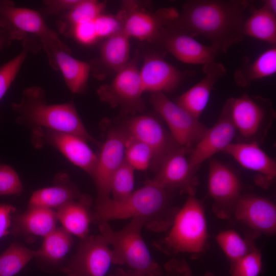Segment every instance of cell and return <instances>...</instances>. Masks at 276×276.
Masks as SVG:
<instances>
[{
    "label": "cell",
    "instance_id": "2",
    "mask_svg": "<svg viewBox=\"0 0 276 276\" xmlns=\"http://www.w3.org/2000/svg\"><path fill=\"white\" fill-rule=\"evenodd\" d=\"M171 192L147 180L143 187L122 201L109 197L96 202L92 221L99 224L137 218L144 221V226L149 230L165 232L170 227L178 210L172 203Z\"/></svg>",
    "mask_w": 276,
    "mask_h": 276
},
{
    "label": "cell",
    "instance_id": "37",
    "mask_svg": "<svg viewBox=\"0 0 276 276\" xmlns=\"http://www.w3.org/2000/svg\"><path fill=\"white\" fill-rule=\"evenodd\" d=\"M262 268L260 250L256 248L232 263L230 276H258Z\"/></svg>",
    "mask_w": 276,
    "mask_h": 276
},
{
    "label": "cell",
    "instance_id": "22",
    "mask_svg": "<svg viewBox=\"0 0 276 276\" xmlns=\"http://www.w3.org/2000/svg\"><path fill=\"white\" fill-rule=\"evenodd\" d=\"M222 152L231 156L242 167L257 173L263 184L273 181L276 176V162L255 142L232 143Z\"/></svg>",
    "mask_w": 276,
    "mask_h": 276
},
{
    "label": "cell",
    "instance_id": "13",
    "mask_svg": "<svg viewBox=\"0 0 276 276\" xmlns=\"http://www.w3.org/2000/svg\"><path fill=\"white\" fill-rule=\"evenodd\" d=\"M128 135L123 126L108 130L102 145L93 178L97 191V201L110 197V184L115 171L125 159L126 143Z\"/></svg>",
    "mask_w": 276,
    "mask_h": 276
},
{
    "label": "cell",
    "instance_id": "10",
    "mask_svg": "<svg viewBox=\"0 0 276 276\" xmlns=\"http://www.w3.org/2000/svg\"><path fill=\"white\" fill-rule=\"evenodd\" d=\"M111 264V249L100 234L81 239L75 254L60 270L67 276H105Z\"/></svg>",
    "mask_w": 276,
    "mask_h": 276
},
{
    "label": "cell",
    "instance_id": "17",
    "mask_svg": "<svg viewBox=\"0 0 276 276\" xmlns=\"http://www.w3.org/2000/svg\"><path fill=\"white\" fill-rule=\"evenodd\" d=\"M122 11L123 30L129 37L141 41L159 38L165 29L164 27H168L178 15L173 8L163 9L154 14L135 8L134 5Z\"/></svg>",
    "mask_w": 276,
    "mask_h": 276
},
{
    "label": "cell",
    "instance_id": "34",
    "mask_svg": "<svg viewBox=\"0 0 276 276\" xmlns=\"http://www.w3.org/2000/svg\"><path fill=\"white\" fill-rule=\"evenodd\" d=\"M134 169L125 158L114 173L110 184V194L113 200L120 201L128 198L134 191Z\"/></svg>",
    "mask_w": 276,
    "mask_h": 276
},
{
    "label": "cell",
    "instance_id": "30",
    "mask_svg": "<svg viewBox=\"0 0 276 276\" xmlns=\"http://www.w3.org/2000/svg\"><path fill=\"white\" fill-rule=\"evenodd\" d=\"M243 34L275 47L276 15L263 6L258 9L252 6L244 22Z\"/></svg>",
    "mask_w": 276,
    "mask_h": 276
},
{
    "label": "cell",
    "instance_id": "1",
    "mask_svg": "<svg viewBox=\"0 0 276 276\" xmlns=\"http://www.w3.org/2000/svg\"><path fill=\"white\" fill-rule=\"evenodd\" d=\"M248 0H192L169 27L210 40L219 53H226L244 38L243 27L253 6Z\"/></svg>",
    "mask_w": 276,
    "mask_h": 276
},
{
    "label": "cell",
    "instance_id": "33",
    "mask_svg": "<svg viewBox=\"0 0 276 276\" xmlns=\"http://www.w3.org/2000/svg\"><path fill=\"white\" fill-rule=\"evenodd\" d=\"M252 239H244L233 229L221 231L216 237L217 244L232 263L256 248Z\"/></svg>",
    "mask_w": 276,
    "mask_h": 276
},
{
    "label": "cell",
    "instance_id": "18",
    "mask_svg": "<svg viewBox=\"0 0 276 276\" xmlns=\"http://www.w3.org/2000/svg\"><path fill=\"white\" fill-rule=\"evenodd\" d=\"M163 47L174 57L187 64H206L214 62L218 51L204 45L191 35L168 26L159 37Z\"/></svg>",
    "mask_w": 276,
    "mask_h": 276
},
{
    "label": "cell",
    "instance_id": "42",
    "mask_svg": "<svg viewBox=\"0 0 276 276\" xmlns=\"http://www.w3.org/2000/svg\"><path fill=\"white\" fill-rule=\"evenodd\" d=\"M16 212V208L12 205L0 204V239L10 233L12 219Z\"/></svg>",
    "mask_w": 276,
    "mask_h": 276
},
{
    "label": "cell",
    "instance_id": "24",
    "mask_svg": "<svg viewBox=\"0 0 276 276\" xmlns=\"http://www.w3.org/2000/svg\"><path fill=\"white\" fill-rule=\"evenodd\" d=\"M203 78L179 96L175 103L196 119H199L206 107L213 87L223 77L226 69L221 63H207L202 68Z\"/></svg>",
    "mask_w": 276,
    "mask_h": 276
},
{
    "label": "cell",
    "instance_id": "35",
    "mask_svg": "<svg viewBox=\"0 0 276 276\" xmlns=\"http://www.w3.org/2000/svg\"><path fill=\"white\" fill-rule=\"evenodd\" d=\"M152 157V151L148 146L128 135L126 143L125 158L134 170H146L150 166Z\"/></svg>",
    "mask_w": 276,
    "mask_h": 276
},
{
    "label": "cell",
    "instance_id": "19",
    "mask_svg": "<svg viewBox=\"0 0 276 276\" xmlns=\"http://www.w3.org/2000/svg\"><path fill=\"white\" fill-rule=\"evenodd\" d=\"M236 219L258 233L273 236L276 232V206L269 199L254 195L241 196L233 213Z\"/></svg>",
    "mask_w": 276,
    "mask_h": 276
},
{
    "label": "cell",
    "instance_id": "3",
    "mask_svg": "<svg viewBox=\"0 0 276 276\" xmlns=\"http://www.w3.org/2000/svg\"><path fill=\"white\" fill-rule=\"evenodd\" d=\"M17 122L36 128L62 132L98 145L88 132L73 102L48 104L44 90L38 86L26 88L18 102L11 104Z\"/></svg>",
    "mask_w": 276,
    "mask_h": 276
},
{
    "label": "cell",
    "instance_id": "15",
    "mask_svg": "<svg viewBox=\"0 0 276 276\" xmlns=\"http://www.w3.org/2000/svg\"><path fill=\"white\" fill-rule=\"evenodd\" d=\"M43 129V128H42ZM35 144L42 142L58 150L71 163L85 171L92 178L95 174L98 157L87 144L77 135L49 129H34Z\"/></svg>",
    "mask_w": 276,
    "mask_h": 276
},
{
    "label": "cell",
    "instance_id": "4",
    "mask_svg": "<svg viewBox=\"0 0 276 276\" xmlns=\"http://www.w3.org/2000/svg\"><path fill=\"white\" fill-rule=\"evenodd\" d=\"M168 230L154 243L162 252L169 255L187 254L196 258L205 251L209 239L206 220L203 204L195 195H188Z\"/></svg>",
    "mask_w": 276,
    "mask_h": 276
},
{
    "label": "cell",
    "instance_id": "31",
    "mask_svg": "<svg viewBox=\"0 0 276 276\" xmlns=\"http://www.w3.org/2000/svg\"><path fill=\"white\" fill-rule=\"evenodd\" d=\"M36 256V250L21 244H11L0 255V276H14Z\"/></svg>",
    "mask_w": 276,
    "mask_h": 276
},
{
    "label": "cell",
    "instance_id": "32",
    "mask_svg": "<svg viewBox=\"0 0 276 276\" xmlns=\"http://www.w3.org/2000/svg\"><path fill=\"white\" fill-rule=\"evenodd\" d=\"M106 5L104 3L96 0H79L78 2L66 13L61 29L63 32L78 24L94 20L103 13Z\"/></svg>",
    "mask_w": 276,
    "mask_h": 276
},
{
    "label": "cell",
    "instance_id": "29",
    "mask_svg": "<svg viewBox=\"0 0 276 276\" xmlns=\"http://www.w3.org/2000/svg\"><path fill=\"white\" fill-rule=\"evenodd\" d=\"M130 37L122 30L107 38L100 50V61L108 70L116 73L130 61Z\"/></svg>",
    "mask_w": 276,
    "mask_h": 276
},
{
    "label": "cell",
    "instance_id": "14",
    "mask_svg": "<svg viewBox=\"0 0 276 276\" xmlns=\"http://www.w3.org/2000/svg\"><path fill=\"white\" fill-rule=\"evenodd\" d=\"M191 149L180 147L170 153L162 163L152 183L168 191L180 190L195 195L197 179L189 157Z\"/></svg>",
    "mask_w": 276,
    "mask_h": 276
},
{
    "label": "cell",
    "instance_id": "25",
    "mask_svg": "<svg viewBox=\"0 0 276 276\" xmlns=\"http://www.w3.org/2000/svg\"><path fill=\"white\" fill-rule=\"evenodd\" d=\"M81 195L68 176L60 173L55 176L53 186L40 189L33 193L28 207L38 206L57 210L77 199Z\"/></svg>",
    "mask_w": 276,
    "mask_h": 276
},
{
    "label": "cell",
    "instance_id": "44",
    "mask_svg": "<svg viewBox=\"0 0 276 276\" xmlns=\"http://www.w3.org/2000/svg\"><path fill=\"white\" fill-rule=\"evenodd\" d=\"M109 276H148L141 272L132 270H125L123 268H118L114 273Z\"/></svg>",
    "mask_w": 276,
    "mask_h": 276
},
{
    "label": "cell",
    "instance_id": "47",
    "mask_svg": "<svg viewBox=\"0 0 276 276\" xmlns=\"http://www.w3.org/2000/svg\"><path fill=\"white\" fill-rule=\"evenodd\" d=\"M203 276H215L214 274L210 271H206Z\"/></svg>",
    "mask_w": 276,
    "mask_h": 276
},
{
    "label": "cell",
    "instance_id": "21",
    "mask_svg": "<svg viewBox=\"0 0 276 276\" xmlns=\"http://www.w3.org/2000/svg\"><path fill=\"white\" fill-rule=\"evenodd\" d=\"M57 220L56 212L54 210L28 207L24 212L13 215L10 233L32 243L37 238H44L52 232L56 228Z\"/></svg>",
    "mask_w": 276,
    "mask_h": 276
},
{
    "label": "cell",
    "instance_id": "9",
    "mask_svg": "<svg viewBox=\"0 0 276 276\" xmlns=\"http://www.w3.org/2000/svg\"><path fill=\"white\" fill-rule=\"evenodd\" d=\"M150 101L180 147L192 149L208 129L199 119L169 99L164 93H151Z\"/></svg>",
    "mask_w": 276,
    "mask_h": 276
},
{
    "label": "cell",
    "instance_id": "8",
    "mask_svg": "<svg viewBox=\"0 0 276 276\" xmlns=\"http://www.w3.org/2000/svg\"><path fill=\"white\" fill-rule=\"evenodd\" d=\"M0 29L11 39H20L26 35L38 37L44 48L61 42L37 11L17 7L10 1H0Z\"/></svg>",
    "mask_w": 276,
    "mask_h": 276
},
{
    "label": "cell",
    "instance_id": "28",
    "mask_svg": "<svg viewBox=\"0 0 276 276\" xmlns=\"http://www.w3.org/2000/svg\"><path fill=\"white\" fill-rule=\"evenodd\" d=\"M276 73V48L272 47L261 54L252 62L247 57L234 73V79L240 87H247L252 82L270 77Z\"/></svg>",
    "mask_w": 276,
    "mask_h": 276
},
{
    "label": "cell",
    "instance_id": "46",
    "mask_svg": "<svg viewBox=\"0 0 276 276\" xmlns=\"http://www.w3.org/2000/svg\"><path fill=\"white\" fill-rule=\"evenodd\" d=\"M263 6L271 12L276 15V1L266 0L263 2Z\"/></svg>",
    "mask_w": 276,
    "mask_h": 276
},
{
    "label": "cell",
    "instance_id": "40",
    "mask_svg": "<svg viewBox=\"0 0 276 276\" xmlns=\"http://www.w3.org/2000/svg\"><path fill=\"white\" fill-rule=\"evenodd\" d=\"M93 21L79 24L72 28V34L77 41L90 45L98 39Z\"/></svg>",
    "mask_w": 276,
    "mask_h": 276
},
{
    "label": "cell",
    "instance_id": "41",
    "mask_svg": "<svg viewBox=\"0 0 276 276\" xmlns=\"http://www.w3.org/2000/svg\"><path fill=\"white\" fill-rule=\"evenodd\" d=\"M165 276H192V271L183 259L173 258L164 265Z\"/></svg>",
    "mask_w": 276,
    "mask_h": 276
},
{
    "label": "cell",
    "instance_id": "20",
    "mask_svg": "<svg viewBox=\"0 0 276 276\" xmlns=\"http://www.w3.org/2000/svg\"><path fill=\"white\" fill-rule=\"evenodd\" d=\"M157 54L146 56L140 68V75L144 92H169L176 88L187 76Z\"/></svg>",
    "mask_w": 276,
    "mask_h": 276
},
{
    "label": "cell",
    "instance_id": "43",
    "mask_svg": "<svg viewBox=\"0 0 276 276\" xmlns=\"http://www.w3.org/2000/svg\"><path fill=\"white\" fill-rule=\"evenodd\" d=\"M79 0H48L43 1L44 11L48 14H56L70 11Z\"/></svg>",
    "mask_w": 276,
    "mask_h": 276
},
{
    "label": "cell",
    "instance_id": "6",
    "mask_svg": "<svg viewBox=\"0 0 276 276\" xmlns=\"http://www.w3.org/2000/svg\"><path fill=\"white\" fill-rule=\"evenodd\" d=\"M231 116L242 142L263 143L275 118L271 100L244 94L227 100Z\"/></svg>",
    "mask_w": 276,
    "mask_h": 276
},
{
    "label": "cell",
    "instance_id": "39",
    "mask_svg": "<svg viewBox=\"0 0 276 276\" xmlns=\"http://www.w3.org/2000/svg\"><path fill=\"white\" fill-rule=\"evenodd\" d=\"M22 191L23 186L16 171L0 163V196L17 195Z\"/></svg>",
    "mask_w": 276,
    "mask_h": 276
},
{
    "label": "cell",
    "instance_id": "12",
    "mask_svg": "<svg viewBox=\"0 0 276 276\" xmlns=\"http://www.w3.org/2000/svg\"><path fill=\"white\" fill-rule=\"evenodd\" d=\"M241 183L236 172L223 163L210 158L209 164L208 188L215 204L213 210L222 218L234 213L241 197Z\"/></svg>",
    "mask_w": 276,
    "mask_h": 276
},
{
    "label": "cell",
    "instance_id": "45",
    "mask_svg": "<svg viewBox=\"0 0 276 276\" xmlns=\"http://www.w3.org/2000/svg\"><path fill=\"white\" fill-rule=\"evenodd\" d=\"M11 39L3 30L0 29V51L8 46Z\"/></svg>",
    "mask_w": 276,
    "mask_h": 276
},
{
    "label": "cell",
    "instance_id": "36",
    "mask_svg": "<svg viewBox=\"0 0 276 276\" xmlns=\"http://www.w3.org/2000/svg\"><path fill=\"white\" fill-rule=\"evenodd\" d=\"M16 56L0 66V101L16 78L30 50L28 43Z\"/></svg>",
    "mask_w": 276,
    "mask_h": 276
},
{
    "label": "cell",
    "instance_id": "16",
    "mask_svg": "<svg viewBox=\"0 0 276 276\" xmlns=\"http://www.w3.org/2000/svg\"><path fill=\"white\" fill-rule=\"evenodd\" d=\"M236 134L227 100L216 123L206 129L200 140L191 149L189 158L192 167L197 170L203 162L222 151L233 143Z\"/></svg>",
    "mask_w": 276,
    "mask_h": 276
},
{
    "label": "cell",
    "instance_id": "5",
    "mask_svg": "<svg viewBox=\"0 0 276 276\" xmlns=\"http://www.w3.org/2000/svg\"><path fill=\"white\" fill-rule=\"evenodd\" d=\"M100 235L112 251V264L127 265L130 269L148 276H161L162 267L151 257L142 236L144 221L133 218L123 228L113 230L107 222L98 224Z\"/></svg>",
    "mask_w": 276,
    "mask_h": 276
},
{
    "label": "cell",
    "instance_id": "23",
    "mask_svg": "<svg viewBox=\"0 0 276 276\" xmlns=\"http://www.w3.org/2000/svg\"><path fill=\"white\" fill-rule=\"evenodd\" d=\"M45 51L51 65L60 71L71 92L75 94L83 92L87 85L91 64L72 56L64 44L53 46Z\"/></svg>",
    "mask_w": 276,
    "mask_h": 276
},
{
    "label": "cell",
    "instance_id": "11",
    "mask_svg": "<svg viewBox=\"0 0 276 276\" xmlns=\"http://www.w3.org/2000/svg\"><path fill=\"white\" fill-rule=\"evenodd\" d=\"M123 126L129 136L150 148L153 155L150 167L156 172L168 155L180 147L162 123L153 116L132 117L126 121Z\"/></svg>",
    "mask_w": 276,
    "mask_h": 276
},
{
    "label": "cell",
    "instance_id": "38",
    "mask_svg": "<svg viewBox=\"0 0 276 276\" xmlns=\"http://www.w3.org/2000/svg\"><path fill=\"white\" fill-rule=\"evenodd\" d=\"M93 22L98 39H106L123 30L124 18L122 11L116 15L102 13Z\"/></svg>",
    "mask_w": 276,
    "mask_h": 276
},
{
    "label": "cell",
    "instance_id": "26",
    "mask_svg": "<svg viewBox=\"0 0 276 276\" xmlns=\"http://www.w3.org/2000/svg\"><path fill=\"white\" fill-rule=\"evenodd\" d=\"M91 204L89 195L81 194L77 199L57 210V219L67 232L83 239L88 236L92 221Z\"/></svg>",
    "mask_w": 276,
    "mask_h": 276
},
{
    "label": "cell",
    "instance_id": "27",
    "mask_svg": "<svg viewBox=\"0 0 276 276\" xmlns=\"http://www.w3.org/2000/svg\"><path fill=\"white\" fill-rule=\"evenodd\" d=\"M73 245L72 235L62 227H56L43 238L35 258L43 268L55 269L62 265Z\"/></svg>",
    "mask_w": 276,
    "mask_h": 276
},
{
    "label": "cell",
    "instance_id": "7",
    "mask_svg": "<svg viewBox=\"0 0 276 276\" xmlns=\"http://www.w3.org/2000/svg\"><path fill=\"white\" fill-rule=\"evenodd\" d=\"M137 55L130 59L116 73L108 84L101 85L98 89L100 100L112 107L119 106L126 113L142 112L145 109L142 98L143 88L138 67Z\"/></svg>",
    "mask_w": 276,
    "mask_h": 276
}]
</instances>
